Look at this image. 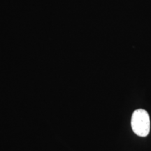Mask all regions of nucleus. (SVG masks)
<instances>
[{"label":"nucleus","mask_w":151,"mask_h":151,"mask_svg":"<svg viewBox=\"0 0 151 151\" xmlns=\"http://www.w3.org/2000/svg\"><path fill=\"white\" fill-rule=\"evenodd\" d=\"M131 125L133 132L141 137H147L150 132V122L148 112L143 109L134 111L132 116Z\"/></svg>","instance_id":"f257e3e1"}]
</instances>
